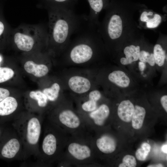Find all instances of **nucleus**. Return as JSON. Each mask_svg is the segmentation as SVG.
<instances>
[{"label": "nucleus", "mask_w": 167, "mask_h": 167, "mask_svg": "<svg viewBox=\"0 0 167 167\" xmlns=\"http://www.w3.org/2000/svg\"><path fill=\"white\" fill-rule=\"evenodd\" d=\"M49 9L47 47L53 52L62 53L79 25L81 16L72 10L58 7Z\"/></svg>", "instance_id": "nucleus-1"}, {"label": "nucleus", "mask_w": 167, "mask_h": 167, "mask_svg": "<svg viewBox=\"0 0 167 167\" xmlns=\"http://www.w3.org/2000/svg\"><path fill=\"white\" fill-rule=\"evenodd\" d=\"M11 38L19 50L29 52L37 46H47L48 27L43 24H22L13 29Z\"/></svg>", "instance_id": "nucleus-2"}, {"label": "nucleus", "mask_w": 167, "mask_h": 167, "mask_svg": "<svg viewBox=\"0 0 167 167\" xmlns=\"http://www.w3.org/2000/svg\"><path fill=\"white\" fill-rule=\"evenodd\" d=\"M67 85L70 90L78 94L86 93L91 90V80L86 76L75 75L71 76L67 80Z\"/></svg>", "instance_id": "nucleus-3"}, {"label": "nucleus", "mask_w": 167, "mask_h": 167, "mask_svg": "<svg viewBox=\"0 0 167 167\" xmlns=\"http://www.w3.org/2000/svg\"><path fill=\"white\" fill-rule=\"evenodd\" d=\"M59 122L66 128L76 130L82 125L81 119L72 109L66 108L60 111L58 116Z\"/></svg>", "instance_id": "nucleus-4"}, {"label": "nucleus", "mask_w": 167, "mask_h": 167, "mask_svg": "<svg viewBox=\"0 0 167 167\" xmlns=\"http://www.w3.org/2000/svg\"><path fill=\"white\" fill-rule=\"evenodd\" d=\"M68 152L76 161H86L91 158L92 149L88 145L77 142H71L68 145Z\"/></svg>", "instance_id": "nucleus-5"}, {"label": "nucleus", "mask_w": 167, "mask_h": 167, "mask_svg": "<svg viewBox=\"0 0 167 167\" xmlns=\"http://www.w3.org/2000/svg\"><path fill=\"white\" fill-rule=\"evenodd\" d=\"M106 24L105 34L108 39L114 40L119 38L122 31V21L120 17L116 14L111 15Z\"/></svg>", "instance_id": "nucleus-6"}, {"label": "nucleus", "mask_w": 167, "mask_h": 167, "mask_svg": "<svg viewBox=\"0 0 167 167\" xmlns=\"http://www.w3.org/2000/svg\"><path fill=\"white\" fill-rule=\"evenodd\" d=\"M41 126L39 120L32 117L28 121L27 125L26 137L28 143L34 145L38 143L41 134Z\"/></svg>", "instance_id": "nucleus-7"}, {"label": "nucleus", "mask_w": 167, "mask_h": 167, "mask_svg": "<svg viewBox=\"0 0 167 167\" xmlns=\"http://www.w3.org/2000/svg\"><path fill=\"white\" fill-rule=\"evenodd\" d=\"M110 110L108 106L106 104L100 105L94 111L88 113L89 118L97 125H103L108 117Z\"/></svg>", "instance_id": "nucleus-8"}, {"label": "nucleus", "mask_w": 167, "mask_h": 167, "mask_svg": "<svg viewBox=\"0 0 167 167\" xmlns=\"http://www.w3.org/2000/svg\"><path fill=\"white\" fill-rule=\"evenodd\" d=\"M135 106L128 100L121 101L118 108V114L123 121L129 122L131 121L134 112Z\"/></svg>", "instance_id": "nucleus-9"}, {"label": "nucleus", "mask_w": 167, "mask_h": 167, "mask_svg": "<svg viewBox=\"0 0 167 167\" xmlns=\"http://www.w3.org/2000/svg\"><path fill=\"white\" fill-rule=\"evenodd\" d=\"M97 147L101 152L105 154L113 152L116 148V143L111 137L104 135L97 139L96 141Z\"/></svg>", "instance_id": "nucleus-10"}, {"label": "nucleus", "mask_w": 167, "mask_h": 167, "mask_svg": "<svg viewBox=\"0 0 167 167\" xmlns=\"http://www.w3.org/2000/svg\"><path fill=\"white\" fill-rule=\"evenodd\" d=\"M108 78L110 82L122 88L127 87L130 83L129 77L124 72L120 70H115L110 72Z\"/></svg>", "instance_id": "nucleus-11"}, {"label": "nucleus", "mask_w": 167, "mask_h": 167, "mask_svg": "<svg viewBox=\"0 0 167 167\" xmlns=\"http://www.w3.org/2000/svg\"><path fill=\"white\" fill-rule=\"evenodd\" d=\"M24 67L27 72L37 77L45 76L49 71L48 68L46 65L37 64L32 60L26 61L24 64Z\"/></svg>", "instance_id": "nucleus-12"}, {"label": "nucleus", "mask_w": 167, "mask_h": 167, "mask_svg": "<svg viewBox=\"0 0 167 167\" xmlns=\"http://www.w3.org/2000/svg\"><path fill=\"white\" fill-rule=\"evenodd\" d=\"M20 147L19 141L16 138H12L4 145L1 151V154L4 158H12L18 152Z\"/></svg>", "instance_id": "nucleus-13"}, {"label": "nucleus", "mask_w": 167, "mask_h": 167, "mask_svg": "<svg viewBox=\"0 0 167 167\" xmlns=\"http://www.w3.org/2000/svg\"><path fill=\"white\" fill-rule=\"evenodd\" d=\"M140 47L133 45L126 47L124 49V53L125 58H122L120 59L121 63L123 65H127L132 63L139 59L140 52Z\"/></svg>", "instance_id": "nucleus-14"}, {"label": "nucleus", "mask_w": 167, "mask_h": 167, "mask_svg": "<svg viewBox=\"0 0 167 167\" xmlns=\"http://www.w3.org/2000/svg\"><path fill=\"white\" fill-rule=\"evenodd\" d=\"M57 147L56 137L53 134H47L44 138L42 143V149L47 156H52L55 153Z\"/></svg>", "instance_id": "nucleus-15"}, {"label": "nucleus", "mask_w": 167, "mask_h": 167, "mask_svg": "<svg viewBox=\"0 0 167 167\" xmlns=\"http://www.w3.org/2000/svg\"><path fill=\"white\" fill-rule=\"evenodd\" d=\"M18 105L16 99L12 96H8L0 101V116H5L13 113Z\"/></svg>", "instance_id": "nucleus-16"}, {"label": "nucleus", "mask_w": 167, "mask_h": 167, "mask_svg": "<svg viewBox=\"0 0 167 167\" xmlns=\"http://www.w3.org/2000/svg\"><path fill=\"white\" fill-rule=\"evenodd\" d=\"M90 7L89 15L87 16L88 20L92 24L96 25L97 17L99 13L103 8V0H88Z\"/></svg>", "instance_id": "nucleus-17"}, {"label": "nucleus", "mask_w": 167, "mask_h": 167, "mask_svg": "<svg viewBox=\"0 0 167 167\" xmlns=\"http://www.w3.org/2000/svg\"><path fill=\"white\" fill-rule=\"evenodd\" d=\"M146 114L145 109L143 107L136 105L132 118V126L135 129L141 128L143 125Z\"/></svg>", "instance_id": "nucleus-18"}, {"label": "nucleus", "mask_w": 167, "mask_h": 167, "mask_svg": "<svg viewBox=\"0 0 167 167\" xmlns=\"http://www.w3.org/2000/svg\"><path fill=\"white\" fill-rule=\"evenodd\" d=\"M61 88L58 84L53 83L50 87L44 89L42 92L46 96L48 101L53 102L58 99Z\"/></svg>", "instance_id": "nucleus-19"}, {"label": "nucleus", "mask_w": 167, "mask_h": 167, "mask_svg": "<svg viewBox=\"0 0 167 167\" xmlns=\"http://www.w3.org/2000/svg\"><path fill=\"white\" fill-rule=\"evenodd\" d=\"M153 55L155 63L159 66H162L164 63L166 55L165 51L160 45L154 46Z\"/></svg>", "instance_id": "nucleus-20"}, {"label": "nucleus", "mask_w": 167, "mask_h": 167, "mask_svg": "<svg viewBox=\"0 0 167 167\" xmlns=\"http://www.w3.org/2000/svg\"><path fill=\"white\" fill-rule=\"evenodd\" d=\"M29 96L32 99L37 101L40 107H44L48 104V100L46 96L40 91H31L29 93Z\"/></svg>", "instance_id": "nucleus-21"}, {"label": "nucleus", "mask_w": 167, "mask_h": 167, "mask_svg": "<svg viewBox=\"0 0 167 167\" xmlns=\"http://www.w3.org/2000/svg\"><path fill=\"white\" fill-rule=\"evenodd\" d=\"M14 72L11 68L0 67V83L11 79L14 75Z\"/></svg>", "instance_id": "nucleus-22"}, {"label": "nucleus", "mask_w": 167, "mask_h": 167, "mask_svg": "<svg viewBox=\"0 0 167 167\" xmlns=\"http://www.w3.org/2000/svg\"><path fill=\"white\" fill-rule=\"evenodd\" d=\"M97 107V102L88 99L84 102L81 105L82 109L87 113L94 111Z\"/></svg>", "instance_id": "nucleus-23"}, {"label": "nucleus", "mask_w": 167, "mask_h": 167, "mask_svg": "<svg viewBox=\"0 0 167 167\" xmlns=\"http://www.w3.org/2000/svg\"><path fill=\"white\" fill-rule=\"evenodd\" d=\"M136 162L135 157L132 155H126L122 159V163L120 164L119 167H135Z\"/></svg>", "instance_id": "nucleus-24"}, {"label": "nucleus", "mask_w": 167, "mask_h": 167, "mask_svg": "<svg viewBox=\"0 0 167 167\" xmlns=\"http://www.w3.org/2000/svg\"><path fill=\"white\" fill-rule=\"evenodd\" d=\"M161 18L159 15L156 14L152 18L148 17L146 21V25L148 28H154L157 27L160 24Z\"/></svg>", "instance_id": "nucleus-25"}, {"label": "nucleus", "mask_w": 167, "mask_h": 167, "mask_svg": "<svg viewBox=\"0 0 167 167\" xmlns=\"http://www.w3.org/2000/svg\"><path fill=\"white\" fill-rule=\"evenodd\" d=\"M101 94L97 90H93L89 91L88 94V98L98 102L101 97Z\"/></svg>", "instance_id": "nucleus-26"}, {"label": "nucleus", "mask_w": 167, "mask_h": 167, "mask_svg": "<svg viewBox=\"0 0 167 167\" xmlns=\"http://www.w3.org/2000/svg\"><path fill=\"white\" fill-rule=\"evenodd\" d=\"M73 0H52L53 2L57 4L58 5L55 7H52L61 8L71 10L69 9L68 5Z\"/></svg>", "instance_id": "nucleus-27"}, {"label": "nucleus", "mask_w": 167, "mask_h": 167, "mask_svg": "<svg viewBox=\"0 0 167 167\" xmlns=\"http://www.w3.org/2000/svg\"><path fill=\"white\" fill-rule=\"evenodd\" d=\"M148 154V152H146L141 148H139L136 151L135 153V156L138 160L143 161L146 159Z\"/></svg>", "instance_id": "nucleus-28"}, {"label": "nucleus", "mask_w": 167, "mask_h": 167, "mask_svg": "<svg viewBox=\"0 0 167 167\" xmlns=\"http://www.w3.org/2000/svg\"><path fill=\"white\" fill-rule=\"evenodd\" d=\"M150 54L148 52L144 50L140 51L139 59L141 62H147L149 58Z\"/></svg>", "instance_id": "nucleus-29"}, {"label": "nucleus", "mask_w": 167, "mask_h": 167, "mask_svg": "<svg viewBox=\"0 0 167 167\" xmlns=\"http://www.w3.org/2000/svg\"><path fill=\"white\" fill-rule=\"evenodd\" d=\"M9 95L10 92L8 90L0 88V101L8 96Z\"/></svg>", "instance_id": "nucleus-30"}, {"label": "nucleus", "mask_w": 167, "mask_h": 167, "mask_svg": "<svg viewBox=\"0 0 167 167\" xmlns=\"http://www.w3.org/2000/svg\"><path fill=\"white\" fill-rule=\"evenodd\" d=\"M153 12L151 11H149L148 12L144 11L141 15L140 18V20L142 21L146 22L149 17L148 16L152 15H153Z\"/></svg>", "instance_id": "nucleus-31"}, {"label": "nucleus", "mask_w": 167, "mask_h": 167, "mask_svg": "<svg viewBox=\"0 0 167 167\" xmlns=\"http://www.w3.org/2000/svg\"><path fill=\"white\" fill-rule=\"evenodd\" d=\"M161 104L165 111L167 112V96L165 95L162 96L161 98Z\"/></svg>", "instance_id": "nucleus-32"}, {"label": "nucleus", "mask_w": 167, "mask_h": 167, "mask_svg": "<svg viewBox=\"0 0 167 167\" xmlns=\"http://www.w3.org/2000/svg\"><path fill=\"white\" fill-rule=\"evenodd\" d=\"M147 62L148 63L150 66H153L155 65V63L153 54L151 53L150 54L149 58Z\"/></svg>", "instance_id": "nucleus-33"}, {"label": "nucleus", "mask_w": 167, "mask_h": 167, "mask_svg": "<svg viewBox=\"0 0 167 167\" xmlns=\"http://www.w3.org/2000/svg\"><path fill=\"white\" fill-rule=\"evenodd\" d=\"M141 148L143 149L146 152L149 153L150 151L151 147L150 145L148 143H144L142 144Z\"/></svg>", "instance_id": "nucleus-34"}, {"label": "nucleus", "mask_w": 167, "mask_h": 167, "mask_svg": "<svg viewBox=\"0 0 167 167\" xmlns=\"http://www.w3.org/2000/svg\"><path fill=\"white\" fill-rule=\"evenodd\" d=\"M146 67L145 63L139 62V68L141 71H143Z\"/></svg>", "instance_id": "nucleus-35"}, {"label": "nucleus", "mask_w": 167, "mask_h": 167, "mask_svg": "<svg viewBox=\"0 0 167 167\" xmlns=\"http://www.w3.org/2000/svg\"><path fill=\"white\" fill-rule=\"evenodd\" d=\"M5 29L4 23L0 21V36L3 33Z\"/></svg>", "instance_id": "nucleus-36"}, {"label": "nucleus", "mask_w": 167, "mask_h": 167, "mask_svg": "<svg viewBox=\"0 0 167 167\" xmlns=\"http://www.w3.org/2000/svg\"><path fill=\"white\" fill-rule=\"evenodd\" d=\"M161 151L165 153H167V145L165 144L163 145L161 148Z\"/></svg>", "instance_id": "nucleus-37"}, {"label": "nucleus", "mask_w": 167, "mask_h": 167, "mask_svg": "<svg viewBox=\"0 0 167 167\" xmlns=\"http://www.w3.org/2000/svg\"><path fill=\"white\" fill-rule=\"evenodd\" d=\"M163 166V165L160 164L156 165H151L147 166L148 167H162Z\"/></svg>", "instance_id": "nucleus-38"}, {"label": "nucleus", "mask_w": 167, "mask_h": 167, "mask_svg": "<svg viewBox=\"0 0 167 167\" xmlns=\"http://www.w3.org/2000/svg\"><path fill=\"white\" fill-rule=\"evenodd\" d=\"M1 60H2V58H1V57L0 56V62H1Z\"/></svg>", "instance_id": "nucleus-39"}, {"label": "nucleus", "mask_w": 167, "mask_h": 167, "mask_svg": "<svg viewBox=\"0 0 167 167\" xmlns=\"http://www.w3.org/2000/svg\"></svg>", "instance_id": "nucleus-40"}]
</instances>
